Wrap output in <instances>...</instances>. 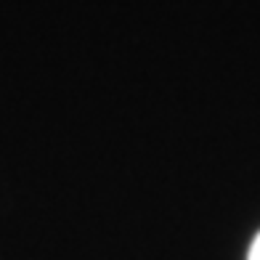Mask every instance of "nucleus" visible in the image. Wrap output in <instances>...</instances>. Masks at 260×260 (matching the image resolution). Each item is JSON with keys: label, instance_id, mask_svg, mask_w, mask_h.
Here are the masks:
<instances>
[{"label": "nucleus", "instance_id": "1", "mask_svg": "<svg viewBox=\"0 0 260 260\" xmlns=\"http://www.w3.org/2000/svg\"><path fill=\"white\" fill-rule=\"evenodd\" d=\"M247 260H260V234H257V239L252 242V250H250V255H247Z\"/></svg>", "mask_w": 260, "mask_h": 260}]
</instances>
